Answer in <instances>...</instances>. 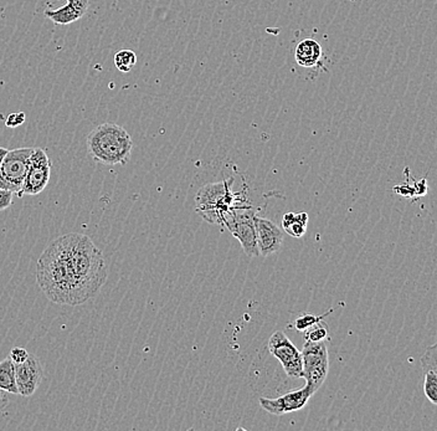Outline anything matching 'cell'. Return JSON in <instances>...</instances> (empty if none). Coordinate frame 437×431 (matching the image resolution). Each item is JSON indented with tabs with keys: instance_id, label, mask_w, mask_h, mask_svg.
<instances>
[{
	"instance_id": "cell-1",
	"label": "cell",
	"mask_w": 437,
	"mask_h": 431,
	"mask_svg": "<svg viewBox=\"0 0 437 431\" xmlns=\"http://www.w3.org/2000/svg\"><path fill=\"white\" fill-rule=\"evenodd\" d=\"M36 281L51 302L77 306L75 271L70 257L67 234L50 242L39 257Z\"/></svg>"
},
{
	"instance_id": "cell-2",
	"label": "cell",
	"mask_w": 437,
	"mask_h": 431,
	"mask_svg": "<svg viewBox=\"0 0 437 431\" xmlns=\"http://www.w3.org/2000/svg\"><path fill=\"white\" fill-rule=\"evenodd\" d=\"M69 235L70 257L75 271L76 304H84L96 297L109 277V269L102 252L84 234Z\"/></svg>"
},
{
	"instance_id": "cell-3",
	"label": "cell",
	"mask_w": 437,
	"mask_h": 431,
	"mask_svg": "<svg viewBox=\"0 0 437 431\" xmlns=\"http://www.w3.org/2000/svg\"><path fill=\"white\" fill-rule=\"evenodd\" d=\"M87 152L106 166H126L134 151V141L126 128L114 124L96 126L86 138Z\"/></svg>"
},
{
	"instance_id": "cell-4",
	"label": "cell",
	"mask_w": 437,
	"mask_h": 431,
	"mask_svg": "<svg viewBox=\"0 0 437 431\" xmlns=\"http://www.w3.org/2000/svg\"><path fill=\"white\" fill-rule=\"evenodd\" d=\"M233 183V179L223 180L200 188L195 197L196 213L209 223L225 225L235 209L250 207L243 193L231 190Z\"/></svg>"
},
{
	"instance_id": "cell-5",
	"label": "cell",
	"mask_w": 437,
	"mask_h": 431,
	"mask_svg": "<svg viewBox=\"0 0 437 431\" xmlns=\"http://www.w3.org/2000/svg\"><path fill=\"white\" fill-rule=\"evenodd\" d=\"M302 363H303V375L311 393L316 394L323 385L329 372V357H328L327 345L326 342L306 341L301 351Z\"/></svg>"
},
{
	"instance_id": "cell-6",
	"label": "cell",
	"mask_w": 437,
	"mask_h": 431,
	"mask_svg": "<svg viewBox=\"0 0 437 431\" xmlns=\"http://www.w3.org/2000/svg\"><path fill=\"white\" fill-rule=\"evenodd\" d=\"M255 210L250 207H243L233 210L225 227L241 244L243 252L250 257L260 256L257 247L256 227H255Z\"/></svg>"
},
{
	"instance_id": "cell-7",
	"label": "cell",
	"mask_w": 437,
	"mask_h": 431,
	"mask_svg": "<svg viewBox=\"0 0 437 431\" xmlns=\"http://www.w3.org/2000/svg\"><path fill=\"white\" fill-rule=\"evenodd\" d=\"M31 151L33 148H16L13 151H8L0 166L1 188L19 195L28 172Z\"/></svg>"
},
{
	"instance_id": "cell-8",
	"label": "cell",
	"mask_w": 437,
	"mask_h": 431,
	"mask_svg": "<svg viewBox=\"0 0 437 431\" xmlns=\"http://www.w3.org/2000/svg\"><path fill=\"white\" fill-rule=\"evenodd\" d=\"M51 177V161L43 148L34 147L30 154L28 172L18 197L39 195L48 187Z\"/></svg>"
},
{
	"instance_id": "cell-9",
	"label": "cell",
	"mask_w": 437,
	"mask_h": 431,
	"mask_svg": "<svg viewBox=\"0 0 437 431\" xmlns=\"http://www.w3.org/2000/svg\"><path fill=\"white\" fill-rule=\"evenodd\" d=\"M268 351L280 362L286 375L291 378H302L303 363L298 348L282 331H276L268 341Z\"/></svg>"
},
{
	"instance_id": "cell-10",
	"label": "cell",
	"mask_w": 437,
	"mask_h": 431,
	"mask_svg": "<svg viewBox=\"0 0 437 431\" xmlns=\"http://www.w3.org/2000/svg\"><path fill=\"white\" fill-rule=\"evenodd\" d=\"M312 395L313 394L311 393V389L306 384L303 388L288 392L280 398H260L258 403L261 405L262 409H265L267 412L280 417V415H285L288 412H298L301 409H303L308 403V400Z\"/></svg>"
},
{
	"instance_id": "cell-11",
	"label": "cell",
	"mask_w": 437,
	"mask_h": 431,
	"mask_svg": "<svg viewBox=\"0 0 437 431\" xmlns=\"http://www.w3.org/2000/svg\"><path fill=\"white\" fill-rule=\"evenodd\" d=\"M44 380V367L35 355H29L28 360L15 365V382L18 394L31 397L38 390Z\"/></svg>"
},
{
	"instance_id": "cell-12",
	"label": "cell",
	"mask_w": 437,
	"mask_h": 431,
	"mask_svg": "<svg viewBox=\"0 0 437 431\" xmlns=\"http://www.w3.org/2000/svg\"><path fill=\"white\" fill-rule=\"evenodd\" d=\"M257 247L262 256H270L280 252L283 244V232L273 222L255 215Z\"/></svg>"
},
{
	"instance_id": "cell-13",
	"label": "cell",
	"mask_w": 437,
	"mask_h": 431,
	"mask_svg": "<svg viewBox=\"0 0 437 431\" xmlns=\"http://www.w3.org/2000/svg\"><path fill=\"white\" fill-rule=\"evenodd\" d=\"M90 6V0H66V4L55 10H45L44 16L54 24L70 25L85 16Z\"/></svg>"
},
{
	"instance_id": "cell-14",
	"label": "cell",
	"mask_w": 437,
	"mask_h": 431,
	"mask_svg": "<svg viewBox=\"0 0 437 431\" xmlns=\"http://www.w3.org/2000/svg\"><path fill=\"white\" fill-rule=\"evenodd\" d=\"M295 56L300 66H316L322 57V46L313 39H306L297 45Z\"/></svg>"
},
{
	"instance_id": "cell-15",
	"label": "cell",
	"mask_w": 437,
	"mask_h": 431,
	"mask_svg": "<svg viewBox=\"0 0 437 431\" xmlns=\"http://www.w3.org/2000/svg\"><path fill=\"white\" fill-rule=\"evenodd\" d=\"M307 224H308V214L301 212V213H286L282 218V228L290 237L300 239L307 232Z\"/></svg>"
},
{
	"instance_id": "cell-16",
	"label": "cell",
	"mask_w": 437,
	"mask_h": 431,
	"mask_svg": "<svg viewBox=\"0 0 437 431\" xmlns=\"http://www.w3.org/2000/svg\"><path fill=\"white\" fill-rule=\"evenodd\" d=\"M0 390L10 394H18L15 382V365L10 358L0 362Z\"/></svg>"
},
{
	"instance_id": "cell-17",
	"label": "cell",
	"mask_w": 437,
	"mask_h": 431,
	"mask_svg": "<svg viewBox=\"0 0 437 431\" xmlns=\"http://www.w3.org/2000/svg\"><path fill=\"white\" fill-rule=\"evenodd\" d=\"M137 64V55L136 52L129 49H124L116 52L114 55V66L119 71L129 74Z\"/></svg>"
},
{
	"instance_id": "cell-18",
	"label": "cell",
	"mask_w": 437,
	"mask_h": 431,
	"mask_svg": "<svg viewBox=\"0 0 437 431\" xmlns=\"http://www.w3.org/2000/svg\"><path fill=\"white\" fill-rule=\"evenodd\" d=\"M423 372V393L430 403L437 404V370H426Z\"/></svg>"
},
{
	"instance_id": "cell-19",
	"label": "cell",
	"mask_w": 437,
	"mask_h": 431,
	"mask_svg": "<svg viewBox=\"0 0 437 431\" xmlns=\"http://www.w3.org/2000/svg\"><path fill=\"white\" fill-rule=\"evenodd\" d=\"M333 311L334 309L331 308L328 312L323 313L321 316H314V314H311V313H303V314H301L300 317L296 318L295 322H293V328H295L296 331L303 333L306 330L312 327L316 323L322 322L324 318L329 316Z\"/></svg>"
},
{
	"instance_id": "cell-20",
	"label": "cell",
	"mask_w": 437,
	"mask_h": 431,
	"mask_svg": "<svg viewBox=\"0 0 437 431\" xmlns=\"http://www.w3.org/2000/svg\"><path fill=\"white\" fill-rule=\"evenodd\" d=\"M304 340L308 342L326 341L328 337V328L322 322L316 323L312 327L303 332Z\"/></svg>"
},
{
	"instance_id": "cell-21",
	"label": "cell",
	"mask_w": 437,
	"mask_h": 431,
	"mask_svg": "<svg viewBox=\"0 0 437 431\" xmlns=\"http://www.w3.org/2000/svg\"><path fill=\"white\" fill-rule=\"evenodd\" d=\"M29 352L25 348L21 347H14L11 351H10L9 358L14 362V365H19L23 363L25 360H28Z\"/></svg>"
},
{
	"instance_id": "cell-22",
	"label": "cell",
	"mask_w": 437,
	"mask_h": 431,
	"mask_svg": "<svg viewBox=\"0 0 437 431\" xmlns=\"http://www.w3.org/2000/svg\"><path fill=\"white\" fill-rule=\"evenodd\" d=\"M13 198H14V193L0 187V212H4L11 207Z\"/></svg>"
},
{
	"instance_id": "cell-23",
	"label": "cell",
	"mask_w": 437,
	"mask_h": 431,
	"mask_svg": "<svg viewBox=\"0 0 437 431\" xmlns=\"http://www.w3.org/2000/svg\"><path fill=\"white\" fill-rule=\"evenodd\" d=\"M26 116L24 112H18V114H10L8 119L5 121V126L9 128H16L24 124Z\"/></svg>"
},
{
	"instance_id": "cell-24",
	"label": "cell",
	"mask_w": 437,
	"mask_h": 431,
	"mask_svg": "<svg viewBox=\"0 0 437 431\" xmlns=\"http://www.w3.org/2000/svg\"><path fill=\"white\" fill-rule=\"evenodd\" d=\"M6 153H8V149H6V148L0 147V166H1V163L4 161Z\"/></svg>"
},
{
	"instance_id": "cell-25",
	"label": "cell",
	"mask_w": 437,
	"mask_h": 431,
	"mask_svg": "<svg viewBox=\"0 0 437 431\" xmlns=\"http://www.w3.org/2000/svg\"><path fill=\"white\" fill-rule=\"evenodd\" d=\"M0 398H3V394H1V392H0Z\"/></svg>"
}]
</instances>
